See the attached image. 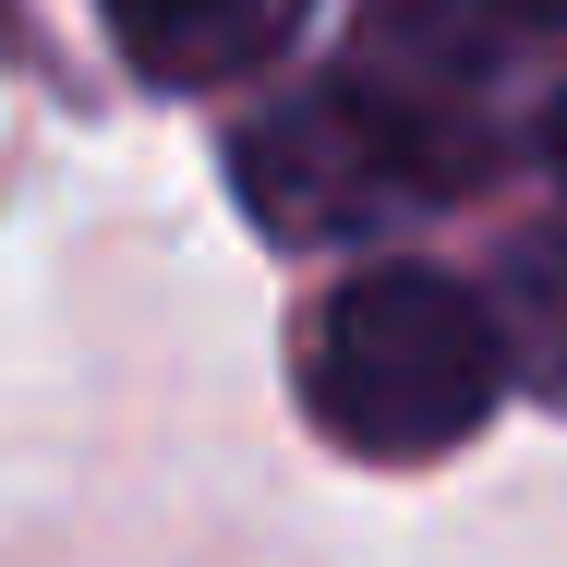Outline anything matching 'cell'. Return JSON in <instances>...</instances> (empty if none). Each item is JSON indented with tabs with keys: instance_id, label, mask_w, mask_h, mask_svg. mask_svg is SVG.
Masks as SVG:
<instances>
[{
	"instance_id": "cell-1",
	"label": "cell",
	"mask_w": 567,
	"mask_h": 567,
	"mask_svg": "<svg viewBox=\"0 0 567 567\" xmlns=\"http://www.w3.org/2000/svg\"><path fill=\"white\" fill-rule=\"evenodd\" d=\"M495 169V49H471L458 0H374L339 73L241 121L229 182L266 241L411 229Z\"/></svg>"
},
{
	"instance_id": "cell-2",
	"label": "cell",
	"mask_w": 567,
	"mask_h": 567,
	"mask_svg": "<svg viewBox=\"0 0 567 567\" xmlns=\"http://www.w3.org/2000/svg\"><path fill=\"white\" fill-rule=\"evenodd\" d=\"M302 411L339 458H447L483 435V411L507 399V350L483 290L447 266H362L302 315Z\"/></svg>"
},
{
	"instance_id": "cell-3",
	"label": "cell",
	"mask_w": 567,
	"mask_h": 567,
	"mask_svg": "<svg viewBox=\"0 0 567 567\" xmlns=\"http://www.w3.org/2000/svg\"><path fill=\"white\" fill-rule=\"evenodd\" d=\"M97 12L145 85H229V73L278 61L302 24V0H97Z\"/></svg>"
},
{
	"instance_id": "cell-4",
	"label": "cell",
	"mask_w": 567,
	"mask_h": 567,
	"mask_svg": "<svg viewBox=\"0 0 567 567\" xmlns=\"http://www.w3.org/2000/svg\"><path fill=\"white\" fill-rule=\"evenodd\" d=\"M483 315H495V350H507V386L567 411V229H519L495 254Z\"/></svg>"
},
{
	"instance_id": "cell-5",
	"label": "cell",
	"mask_w": 567,
	"mask_h": 567,
	"mask_svg": "<svg viewBox=\"0 0 567 567\" xmlns=\"http://www.w3.org/2000/svg\"><path fill=\"white\" fill-rule=\"evenodd\" d=\"M544 157H556V169H567V97H556V110H544Z\"/></svg>"
},
{
	"instance_id": "cell-6",
	"label": "cell",
	"mask_w": 567,
	"mask_h": 567,
	"mask_svg": "<svg viewBox=\"0 0 567 567\" xmlns=\"http://www.w3.org/2000/svg\"><path fill=\"white\" fill-rule=\"evenodd\" d=\"M507 12H519V24H567V0H507Z\"/></svg>"
}]
</instances>
